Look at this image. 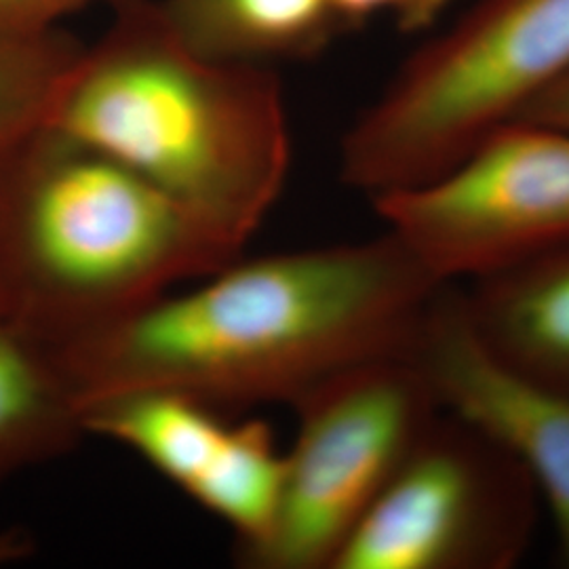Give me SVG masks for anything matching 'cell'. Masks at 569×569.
Listing matches in <instances>:
<instances>
[{"label":"cell","mask_w":569,"mask_h":569,"mask_svg":"<svg viewBox=\"0 0 569 569\" xmlns=\"http://www.w3.org/2000/svg\"><path fill=\"white\" fill-rule=\"evenodd\" d=\"M395 232L232 262L51 346L79 407L138 390L293 406L348 369L407 359L446 287Z\"/></svg>","instance_id":"6da1fadb"},{"label":"cell","mask_w":569,"mask_h":569,"mask_svg":"<svg viewBox=\"0 0 569 569\" xmlns=\"http://www.w3.org/2000/svg\"><path fill=\"white\" fill-rule=\"evenodd\" d=\"M42 127L127 164L241 249L279 201L291 164L277 72L192 51L159 0H117Z\"/></svg>","instance_id":"7a4b0ae2"},{"label":"cell","mask_w":569,"mask_h":569,"mask_svg":"<svg viewBox=\"0 0 569 569\" xmlns=\"http://www.w3.org/2000/svg\"><path fill=\"white\" fill-rule=\"evenodd\" d=\"M243 249L140 173L49 127L0 154V319L60 346Z\"/></svg>","instance_id":"3957f363"},{"label":"cell","mask_w":569,"mask_h":569,"mask_svg":"<svg viewBox=\"0 0 569 569\" xmlns=\"http://www.w3.org/2000/svg\"><path fill=\"white\" fill-rule=\"evenodd\" d=\"M569 72V0H477L346 129L342 182L376 199L443 176Z\"/></svg>","instance_id":"277c9868"},{"label":"cell","mask_w":569,"mask_h":569,"mask_svg":"<svg viewBox=\"0 0 569 569\" xmlns=\"http://www.w3.org/2000/svg\"><path fill=\"white\" fill-rule=\"evenodd\" d=\"M298 432L262 542L234 552L249 569H331L348 536L441 407L407 359L348 369L293 403Z\"/></svg>","instance_id":"5b68a950"},{"label":"cell","mask_w":569,"mask_h":569,"mask_svg":"<svg viewBox=\"0 0 569 569\" xmlns=\"http://www.w3.org/2000/svg\"><path fill=\"white\" fill-rule=\"evenodd\" d=\"M540 493L479 428L439 411L331 569H509L529 549Z\"/></svg>","instance_id":"8992f818"},{"label":"cell","mask_w":569,"mask_h":569,"mask_svg":"<svg viewBox=\"0 0 569 569\" xmlns=\"http://www.w3.org/2000/svg\"><path fill=\"white\" fill-rule=\"evenodd\" d=\"M371 204L443 283L523 264L569 244V129L507 122L443 176Z\"/></svg>","instance_id":"52a82bcc"},{"label":"cell","mask_w":569,"mask_h":569,"mask_svg":"<svg viewBox=\"0 0 569 569\" xmlns=\"http://www.w3.org/2000/svg\"><path fill=\"white\" fill-rule=\"evenodd\" d=\"M87 437L138 453L234 531V552L264 540L283 481L284 451L262 420L232 422L201 399L138 390L81 409Z\"/></svg>","instance_id":"ba28073f"},{"label":"cell","mask_w":569,"mask_h":569,"mask_svg":"<svg viewBox=\"0 0 569 569\" xmlns=\"http://www.w3.org/2000/svg\"><path fill=\"white\" fill-rule=\"evenodd\" d=\"M407 361L443 411L479 428L528 470L569 568V392L496 359L468 323L456 283L446 284L430 306Z\"/></svg>","instance_id":"9c48e42d"},{"label":"cell","mask_w":569,"mask_h":569,"mask_svg":"<svg viewBox=\"0 0 569 569\" xmlns=\"http://www.w3.org/2000/svg\"><path fill=\"white\" fill-rule=\"evenodd\" d=\"M460 293L468 323L496 359L569 392V244L468 281Z\"/></svg>","instance_id":"30bf717a"},{"label":"cell","mask_w":569,"mask_h":569,"mask_svg":"<svg viewBox=\"0 0 569 569\" xmlns=\"http://www.w3.org/2000/svg\"><path fill=\"white\" fill-rule=\"evenodd\" d=\"M82 437L81 407L53 348L0 319V488L66 456Z\"/></svg>","instance_id":"8fae6325"},{"label":"cell","mask_w":569,"mask_h":569,"mask_svg":"<svg viewBox=\"0 0 569 569\" xmlns=\"http://www.w3.org/2000/svg\"><path fill=\"white\" fill-rule=\"evenodd\" d=\"M192 51L209 60L270 66L312 58L345 21L329 0H159Z\"/></svg>","instance_id":"7c38bea8"},{"label":"cell","mask_w":569,"mask_h":569,"mask_svg":"<svg viewBox=\"0 0 569 569\" xmlns=\"http://www.w3.org/2000/svg\"><path fill=\"white\" fill-rule=\"evenodd\" d=\"M81 51V42L58 30L0 42V154L42 127Z\"/></svg>","instance_id":"4fadbf2b"},{"label":"cell","mask_w":569,"mask_h":569,"mask_svg":"<svg viewBox=\"0 0 569 569\" xmlns=\"http://www.w3.org/2000/svg\"><path fill=\"white\" fill-rule=\"evenodd\" d=\"M98 0H0V42L49 34L56 23Z\"/></svg>","instance_id":"5bb4252c"},{"label":"cell","mask_w":569,"mask_h":569,"mask_svg":"<svg viewBox=\"0 0 569 569\" xmlns=\"http://www.w3.org/2000/svg\"><path fill=\"white\" fill-rule=\"evenodd\" d=\"M451 0H329L345 23L388 13L403 32H422L448 9Z\"/></svg>","instance_id":"9a60e30c"},{"label":"cell","mask_w":569,"mask_h":569,"mask_svg":"<svg viewBox=\"0 0 569 569\" xmlns=\"http://www.w3.org/2000/svg\"><path fill=\"white\" fill-rule=\"evenodd\" d=\"M515 121L542 122L569 129V72L531 100Z\"/></svg>","instance_id":"2e32d148"}]
</instances>
